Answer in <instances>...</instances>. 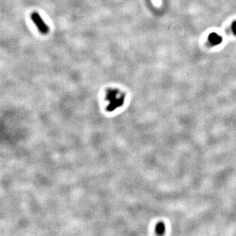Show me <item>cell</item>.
<instances>
[{"mask_svg":"<svg viewBox=\"0 0 236 236\" xmlns=\"http://www.w3.org/2000/svg\"><path fill=\"white\" fill-rule=\"evenodd\" d=\"M31 19L35 25L36 26L39 31L42 34L45 35L48 34L49 32V28L45 24L44 20L42 19V18L41 17L39 13H37L36 12H33L31 15Z\"/></svg>","mask_w":236,"mask_h":236,"instance_id":"obj_1","label":"cell"},{"mask_svg":"<svg viewBox=\"0 0 236 236\" xmlns=\"http://www.w3.org/2000/svg\"><path fill=\"white\" fill-rule=\"evenodd\" d=\"M208 40L212 45H218L222 43V37L217 33L213 32L209 35Z\"/></svg>","mask_w":236,"mask_h":236,"instance_id":"obj_2","label":"cell"},{"mask_svg":"<svg viewBox=\"0 0 236 236\" xmlns=\"http://www.w3.org/2000/svg\"><path fill=\"white\" fill-rule=\"evenodd\" d=\"M166 231V226L165 223L163 222H158L155 226V232L157 235H164Z\"/></svg>","mask_w":236,"mask_h":236,"instance_id":"obj_3","label":"cell"},{"mask_svg":"<svg viewBox=\"0 0 236 236\" xmlns=\"http://www.w3.org/2000/svg\"><path fill=\"white\" fill-rule=\"evenodd\" d=\"M232 30L233 34L236 35V21H234L232 24Z\"/></svg>","mask_w":236,"mask_h":236,"instance_id":"obj_4","label":"cell"}]
</instances>
